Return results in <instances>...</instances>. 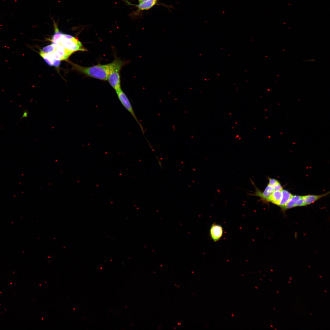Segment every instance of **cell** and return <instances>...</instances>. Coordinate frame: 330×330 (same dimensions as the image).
<instances>
[{"instance_id":"cell-1","label":"cell","mask_w":330,"mask_h":330,"mask_svg":"<svg viewBox=\"0 0 330 330\" xmlns=\"http://www.w3.org/2000/svg\"><path fill=\"white\" fill-rule=\"evenodd\" d=\"M122 60L116 56L111 63L97 64L89 67H82L70 62L72 69L88 76L104 81H107L110 72L119 64L123 62Z\"/></svg>"},{"instance_id":"cell-2","label":"cell","mask_w":330,"mask_h":330,"mask_svg":"<svg viewBox=\"0 0 330 330\" xmlns=\"http://www.w3.org/2000/svg\"><path fill=\"white\" fill-rule=\"evenodd\" d=\"M53 23L54 32L51 39L52 44L61 45L73 53L78 51L87 50L77 38L71 35L63 33L59 30L54 21Z\"/></svg>"},{"instance_id":"cell-3","label":"cell","mask_w":330,"mask_h":330,"mask_svg":"<svg viewBox=\"0 0 330 330\" xmlns=\"http://www.w3.org/2000/svg\"><path fill=\"white\" fill-rule=\"evenodd\" d=\"M130 62L125 61L117 65L109 74L107 80L116 92L121 89L120 71L122 67Z\"/></svg>"},{"instance_id":"cell-4","label":"cell","mask_w":330,"mask_h":330,"mask_svg":"<svg viewBox=\"0 0 330 330\" xmlns=\"http://www.w3.org/2000/svg\"><path fill=\"white\" fill-rule=\"evenodd\" d=\"M116 93L121 103L133 116L136 121L139 125L142 133H143L144 131L143 127L135 115L131 104L128 97L121 89L116 91Z\"/></svg>"},{"instance_id":"cell-5","label":"cell","mask_w":330,"mask_h":330,"mask_svg":"<svg viewBox=\"0 0 330 330\" xmlns=\"http://www.w3.org/2000/svg\"><path fill=\"white\" fill-rule=\"evenodd\" d=\"M209 233L211 239L214 242L218 241L222 237L223 227L221 225L214 223L210 227Z\"/></svg>"},{"instance_id":"cell-6","label":"cell","mask_w":330,"mask_h":330,"mask_svg":"<svg viewBox=\"0 0 330 330\" xmlns=\"http://www.w3.org/2000/svg\"><path fill=\"white\" fill-rule=\"evenodd\" d=\"M255 191L253 194V196L259 197L264 201L268 202V199L272 193L274 191L273 187L269 184L263 192L255 188Z\"/></svg>"},{"instance_id":"cell-7","label":"cell","mask_w":330,"mask_h":330,"mask_svg":"<svg viewBox=\"0 0 330 330\" xmlns=\"http://www.w3.org/2000/svg\"><path fill=\"white\" fill-rule=\"evenodd\" d=\"M329 193V192L318 195H308L303 196L305 206L314 203L321 198L327 196Z\"/></svg>"},{"instance_id":"cell-8","label":"cell","mask_w":330,"mask_h":330,"mask_svg":"<svg viewBox=\"0 0 330 330\" xmlns=\"http://www.w3.org/2000/svg\"><path fill=\"white\" fill-rule=\"evenodd\" d=\"M281 191L274 190L269 197L268 201L278 205L282 197Z\"/></svg>"},{"instance_id":"cell-9","label":"cell","mask_w":330,"mask_h":330,"mask_svg":"<svg viewBox=\"0 0 330 330\" xmlns=\"http://www.w3.org/2000/svg\"><path fill=\"white\" fill-rule=\"evenodd\" d=\"M157 0H148L145 2L139 3V4L135 5L139 10H148L152 7L155 5Z\"/></svg>"},{"instance_id":"cell-10","label":"cell","mask_w":330,"mask_h":330,"mask_svg":"<svg viewBox=\"0 0 330 330\" xmlns=\"http://www.w3.org/2000/svg\"><path fill=\"white\" fill-rule=\"evenodd\" d=\"M281 191L282 197L278 206L282 208L285 205L292 195L287 190L282 189Z\"/></svg>"},{"instance_id":"cell-11","label":"cell","mask_w":330,"mask_h":330,"mask_svg":"<svg viewBox=\"0 0 330 330\" xmlns=\"http://www.w3.org/2000/svg\"><path fill=\"white\" fill-rule=\"evenodd\" d=\"M301 197V196L292 195L285 205L282 208L286 210L295 207L296 202Z\"/></svg>"},{"instance_id":"cell-12","label":"cell","mask_w":330,"mask_h":330,"mask_svg":"<svg viewBox=\"0 0 330 330\" xmlns=\"http://www.w3.org/2000/svg\"><path fill=\"white\" fill-rule=\"evenodd\" d=\"M305 206L303 196H301V197L296 202L295 207L302 206Z\"/></svg>"},{"instance_id":"cell-13","label":"cell","mask_w":330,"mask_h":330,"mask_svg":"<svg viewBox=\"0 0 330 330\" xmlns=\"http://www.w3.org/2000/svg\"><path fill=\"white\" fill-rule=\"evenodd\" d=\"M269 179V184L270 185L273 186L278 182V181L275 179L271 178H268Z\"/></svg>"},{"instance_id":"cell-14","label":"cell","mask_w":330,"mask_h":330,"mask_svg":"<svg viewBox=\"0 0 330 330\" xmlns=\"http://www.w3.org/2000/svg\"><path fill=\"white\" fill-rule=\"evenodd\" d=\"M273 187L274 190L281 191L283 189V187L279 182Z\"/></svg>"},{"instance_id":"cell-15","label":"cell","mask_w":330,"mask_h":330,"mask_svg":"<svg viewBox=\"0 0 330 330\" xmlns=\"http://www.w3.org/2000/svg\"><path fill=\"white\" fill-rule=\"evenodd\" d=\"M28 110H25L24 111L22 116L20 119V120L21 119L24 118H27L28 115Z\"/></svg>"},{"instance_id":"cell-16","label":"cell","mask_w":330,"mask_h":330,"mask_svg":"<svg viewBox=\"0 0 330 330\" xmlns=\"http://www.w3.org/2000/svg\"><path fill=\"white\" fill-rule=\"evenodd\" d=\"M138 0L139 1V3H141V2H146V1H148V0Z\"/></svg>"}]
</instances>
